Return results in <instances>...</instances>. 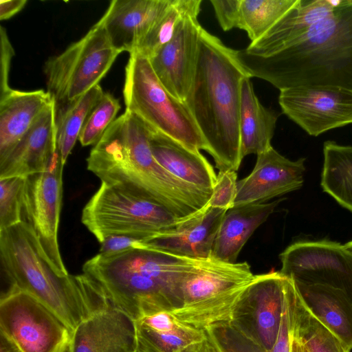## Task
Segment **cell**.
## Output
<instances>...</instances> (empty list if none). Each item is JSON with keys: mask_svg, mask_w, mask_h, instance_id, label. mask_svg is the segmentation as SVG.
I'll use <instances>...</instances> for the list:
<instances>
[{"mask_svg": "<svg viewBox=\"0 0 352 352\" xmlns=\"http://www.w3.org/2000/svg\"><path fill=\"white\" fill-rule=\"evenodd\" d=\"M26 177L0 178V230L23 221V194Z\"/></svg>", "mask_w": 352, "mask_h": 352, "instance_id": "obj_34", "label": "cell"}, {"mask_svg": "<svg viewBox=\"0 0 352 352\" xmlns=\"http://www.w3.org/2000/svg\"><path fill=\"white\" fill-rule=\"evenodd\" d=\"M254 276L246 262L228 263L212 256L198 259L180 284L178 307L172 313L199 329L227 322Z\"/></svg>", "mask_w": 352, "mask_h": 352, "instance_id": "obj_7", "label": "cell"}, {"mask_svg": "<svg viewBox=\"0 0 352 352\" xmlns=\"http://www.w3.org/2000/svg\"><path fill=\"white\" fill-rule=\"evenodd\" d=\"M68 352H140L136 322L109 302L72 331Z\"/></svg>", "mask_w": 352, "mask_h": 352, "instance_id": "obj_16", "label": "cell"}, {"mask_svg": "<svg viewBox=\"0 0 352 352\" xmlns=\"http://www.w3.org/2000/svg\"><path fill=\"white\" fill-rule=\"evenodd\" d=\"M251 77L280 91L302 86L352 90V0H341L329 16L285 48L267 56L237 50Z\"/></svg>", "mask_w": 352, "mask_h": 352, "instance_id": "obj_3", "label": "cell"}, {"mask_svg": "<svg viewBox=\"0 0 352 352\" xmlns=\"http://www.w3.org/2000/svg\"><path fill=\"white\" fill-rule=\"evenodd\" d=\"M297 288L294 281L283 316L279 336L270 350H267L248 339L228 322H219L204 330L214 342L221 352H290L294 334V301Z\"/></svg>", "mask_w": 352, "mask_h": 352, "instance_id": "obj_27", "label": "cell"}, {"mask_svg": "<svg viewBox=\"0 0 352 352\" xmlns=\"http://www.w3.org/2000/svg\"><path fill=\"white\" fill-rule=\"evenodd\" d=\"M54 99L16 146L0 160V178L28 177L45 171L57 148Z\"/></svg>", "mask_w": 352, "mask_h": 352, "instance_id": "obj_18", "label": "cell"}, {"mask_svg": "<svg viewBox=\"0 0 352 352\" xmlns=\"http://www.w3.org/2000/svg\"><path fill=\"white\" fill-rule=\"evenodd\" d=\"M181 352H221L214 342L206 331V337L197 342H195Z\"/></svg>", "mask_w": 352, "mask_h": 352, "instance_id": "obj_39", "label": "cell"}, {"mask_svg": "<svg viewBox=\"0 0 352 352\" xmlns=\"http://www.w3.org/2000/svg\"><path fill=\"white\" fill-rule=\"evenodd\" d=\"M196 15L179 25L172 39L148 58L157 78L176 98L184 100L192 82L201 25Z\"/></svg>", "mask_w": 352, "mask_h": 352, "instance_id": "obj_15", "label": "cell"}, {"mask_svg": "<svg viewBox=\"0 0 352 352\" xmlns=\"http://www.w3.org/2000/svg\"><path fill=\"white\" fill-rule=\"evenodd\" d=\"M52 100L43 89L11 88L0 95V160L28 132Z\"/></svg>", "mask_w": 352, "mask_h": 352, "instance_id": "obj_21", "label": "cell"}, {"mask_svg": "<svg viewBox=\"0 0 352 352\" xmlns=\"http://www.w3.org/2000/svg\"><path fill=\"white\" fill-rule=\"evenodd\" d=\"M0 332L22 352H68L72 337L51 310L14 285L1 296Z\"/></svg>", "mask_w": 352, "mask_h": 352, "instance_id": "obj_11", "label": "cell"}, {"mask_svg": "<svg viewBox=\"0 0 352 352\" xmlns=\"http://www.w3.org/2000/svg\"><path fill=\"white\" fill-rule=\"evenodd\" d=\"M290 352H309L305 345L293 334Z\"/></svg>", "mask_w": 352, "mask_h": 352, "instance_id": "obj_41", "label": "cell"}, {"mask_svg": "<svg viewBox=\"0 0 352 352\" xmlns=\"http://www.w3.org/2000/svg\"><path fill=\"white\" fill-rule=\"evenodd\" d=\"M284 199L236 206L228 210L217 234L211 256L222 261L236 263L249 238Z\"/></svg>", "mask_w": 352, "mask_h": 352, "instance_id": "obj_24", "label": "cell"}, {"mask_svg": "<svg viewBox=\"0 0 352 352\" xmlns=\"http://www.w3.org/2000/svg\"><path fill=\"white\" fill-rule=\"evenodd\" d=\"M125 111L151 129L162 132L188 148L208 151L207 145L184 101L171 95L155 75L149 60L130 54L125 67Z\"/></svg>", "mask_w": 352, "mask_h": 352, "instance_id": "obj_6", "label": "cell"}, {"mask_svg": "<svg viewBox=\"0 0 352 352\" xmlns=\"http://www.w3.org/2000/svg\"><path fill=\"white\" fill-rule=\"evenodd\" d=\"M210 3L223 31L237 28L241 0H210Z\"/></svg>", "mask_w": 352, "mask_h": 352, "instance_id": "obj_36", "label": "cell"}, {"mask_svg": "<svg viewBox=\"0 0 352 352\" xmlns=\"http://www.w3.org/2000/svg\"><path fill=\"white\" fill-rule=\"evenodd\" d=\"M305 160H290L273 146L256 155L252 171L237 182L234 207L265 203L300 189L304 183Z\"/></svg>", "mask_w": 352, "mask_h": 352, "instance_id": "obj_14", "label": "cell"}, {"mask_svg": "<svg viewBox=\"0 0 352 352\" xmlns=\"http://www.w3.org/2000/svg\"><path fill=\"white\" fill-rule=\"evenodd\" d=\"M236 171L219 170L208 206L229 210L234 207L236 195Z\"/></svg>", "mask_w": 352, "mask_h": 352, "instance_id": "obj_35", "label": "cell"}, {"mask_svg": "<svg viewBox=\"0 0 352 352\" xmlns=\"http://www.w3.org/2000/svg\"><path fill=\"white\" fill-rule=\"evenodd\" d=\"M120 52L98 21L78 41L44 64L47 91L56 106L73 101L99 85Z\"/></svg>", "mask_w": 352, "mask_h": 352, "instance_id": "obj_9", "label": "cell"}, {"mask_svg": "<svg viewBox=\"0 0 352 352\" xmlns=\"http://www.w3.org/2000/svg\"><path fill=\"white\" fill-rule=\"evenodd\" d=\"M226 211L208 206L175 228L139 239L135 249H150L192 259L208 258Z\"/></svg>", "mask_w": 352, "mask_h": 352, "instance_id": "obj_17", "label": "cell"}, {"mask_svg": "<svg viewBox=\"0 0 352 352\" xmlns=\"http://www.w3.org/2000/svg\"><path fill=\"white\" fill-rule=\"evenodd\" d=\"M340 2L341 0H298L264 36L243 50L248 54L260 56L274 54L331 14Z\"/></svg>", "mask_w": 352, "mask_h": 352, "instance_id": "obj_20", "label": "cell"}, {"mask_svg": "<svg viewBox=\"0 0 352 352\" xmlns=\"http://www.w3.org/2000/svg\"><path fill=\"white\" fill-rule=\"evenodd\" d=\"M201 2V0H170L133 52L148 59L151 58L172 39L186 17L199 15Z\"/></svg>", "mask_w": 352, "mask_h": 352, "instance_id": "obj_30", "label": "cell"}, {"mask_svg": "<svg viewBox=\"0 0 352 352\" xmlns=\"http://www.w3.org/2000/svg\"><path fill=\"white\" fill-rule=\"evenodd\" d=\"M150 129L153 155L165 169L186 183L212 191L217 175L200 151H192L166 134Z\"/></svg>", "mask_w": 352, "mask_h": 352, "instance_id": "obj_23", "label": "cell"}, {"mask_svg": "<svg viewBox=\"0 0 352 352\" xmlns=\"http://www.w3.org/2000/svg\"><path fill=\"white\" fill-rule=\"evenodd\" d=\"M344 247L352 253V241L344 244Z\"/></svg>", "mask_w": 352, "mask_h": 352, "instance_id": "obj_42", "label": "cell"}, {"mask_svg": "<svg viewBox=\"0 0 352 352\" xmlns=\"http://www.w3.org/2000/svg\"><path fill=\"white\" fill-rule=\"evenodd\" d=\"M28 3L27 0H1L0 19L7 20L20 12Z\"/></svg>", "mask_w": 352, "mask_h": 352, "instance_id": "obj_38", "label": "cell"}, {"mask_svg": "<svg viewBox=\"0 0 352 352\" xmlns=\"http://www.w3.org/2000/svg\"><path fill=\"white\" fill-rule=\"evenodd\" d=\"M170 0H113L99 20L113 47L133 53Z\"/></svg>", "mask_w": 352, "mask_h": 352, "instance_id": "obj_19", "label": "cell"}, {"mask_svg": "<svg viewBox=\"0 0 352 352\" xmlns=\"http://www.w3.org/2000/svg\"><path fill=\"white\" fill-rule=\"evenodd\" d=\"M198 259L150 249L98 253L83 273L101 288L107 300L135 320L178 306L179 285Z\"/></svg>", "mask_w": 352, "mask_h": 352, "instance_id": "obj_5", "label": "cell"}, {"mask_svg": "<svg viewBox=\"0 0 352 352\" xmlns=\"http://www.w3.org/2000/svg\"><path fill=\"white\" fill-rule=\"evenodd\" d=\"M304 303L341 342L352 350V304L346 293L329 285L294 280Z\"/></svg>", "mask_w": 352, "mask_h": 352, "instance_id": "obj_22", "label": "cell"}, {"mask_svg": "<svg viewBox=\"0 0 352 352\" xmlns=\"http://www.w3.org/2000/svg\"><path fill=\"white\" fill-rule=\"evenodd\" d=\"M298 0H241L237 28L251 43L264 36Z\"/></svg>", "mask_w": 352, "mask_h": 352, "instance_id": "obj_32", "label": "cell"}, {"mask_svg": "<svg viewBox=\"0 0 352 352\" xmlns=\"http://www.w3.org/2000/svg\"><path fill=\"white\" fill-rule=\"evenodd\" d=\"M135 322L140 352H181L206 337L204 329L182 322L169 311L157 312Z\"/></svg>", "mask_w": 352, "mask_h": 352, "instance_id": "obj_25", "label": "cell"}, {"mask_svg": "<svg viewBox=\"0 0 352 352\" xmlns=\"http://www.w3.org/2000/svg\"><path fill=\"white\" fill-rule=\"evenodd\" d=\"M278 116L265 107L256 96L251 78L243 79L241 90L240 154L243 160L250 154L258 155L272 147Z\"/></svg>", "mask_w": 352, "mask_h": 352, "instance_id": "obj_26", "label": "cell"}, {"mask_svg": "<svg viewBox=\"0 0 352 352\" xmlns=\"http://www.w3.org/2000/svg\"><path fill=\"white\" fill-rule=\"evenodd\" d=\"M252 78L237 50L201 28L192 85L184 100L188 107L219 170L236 171L240 154L241 90Z\"/></svg>", "mask_w": 352, "mask_h": 352, "instance_id": "obj_2", "label": "cell"}, {"mask_svg": "<svg viewBox=\"0 0 352 352\" xmlns=\"http://www.w3.org/2000/svg\"><path fill=\"white\" fill-rule=\"evenodd\" d=\"M103 94L102 87L98 85L78 98L56 106V143L64 166L89 113Z\"/></svg>", "mask_w": 352, "mask_h": 352, "instance_id": "obj_29", "label": "cell"}, {"mask_svg": "<svg viewBox=\"0 0 352 352\" xmlns=\"http://www.w3.org/2000/svg\"><path fill=\"white\" fill-rule=\"evenodd\" d=\"M120 109L119 100L111 94L102 96L89 113L78 137L82 146L95 145L116 119Z\"/></svg>", "mask_w": 352, "mask_h": 352, "instance_id": "obj_33", "label": "cell"}, {"mask_svg": "<svg viewBox=\"0 0 352 352\" xmlns=\"http://www.w3.org/2000/svg\"><path fill=\"white\" fill-rule=\"evenodd\" d=\"M63 167L57 147L45 171L26 177L23 213L54 267L59 273L67 275L58 241Z\"/></svg>", "mask_w": 352, "mask_h": 352, "instance_id": "obj_12", "label": "cell"}, {"mask_svg": "<svg viewBox=\"0 0 352 352\" xmlns=\"http://www.w3.org/2000/svg\"><path fill=\"white\" fill-rule=\"evenodd\" d=\"M320 186L352 212V146L330 140L324 142Z\"/></svg>", "mask_w": 352, "mask_h": 352, "instance_id": "obj_28", "label": "cell"}, {"mask_svg": "<svg viewBox=\"0 0 352 352\" xmlns=\"http://www.w3.org/2000/svg\"><path fill=\"white\" fill-rule=\"evenodd\" d=\"M1 69H0V95L9 91V72L11 60L14 55V49L9 40L6 29L1 26Z\"/></svg>", "mask_w": 352, "mask_h": 352, "instance_id": "obj_37", "label": "cell"}, {"mask_svg": "<svg viewBox=\"0 0 352 352\" xmlns=\"http://www.w3.org/2000/svg\"><path fill=\"white\" fill-rule=\"evenodd\" d=\"M283 113L307 133L318 136L352 124V90L329 86H302L280 91Z\"/></svg>", "mask_w": 352, "mask_h": 352, "instance_id": "obj_13", "label": "cell"}, {"mask_svg": "<svg viewBox=\"0 0 352 352\" xmlns=\"http://www.w3.org/2000/svg\"><path fill=\"white\" fill-rule=\"evenodd\" d=\"M293 314L294 335L309 352H347L339 339L306 306L298 289Z\"/></svg>", "mask_w": 352, "mask_h": 352, "instance_id": "obj_31", "label": "cell"}, {"mask_svg": "<svg viewBox=\"0 0 352 352\" xmlns=\"http://www.w3.org/2000/svg\"><path fill=\"white\" fill-rule=\"evenodd\" d=\"M293 283L292 278L280 271L254 275L235 302L226 322L257 345L272 349L279 336Z\"/></svg>", "mask_w": 352, "mask_h": 352, "instance_id": "obj_10", "label": "cell"}, {"mask_svg": "<svg viewBox=\"0 0 352 352\" xmlns=\"http://www.w3.org/2000/svg\"><path fill=\"white\" fill-rule=\"evenodd\" d=\"M3 268L14 285L51 310L72 331L109 301L89 276L64 275L52 265L25 221L0 230Z\"/></svg>", "mask_w": 352, "mask_h": 352, "instance_id": "obj_4", "label": "cell"}, {"mask_svg": "<svg viewBox=\"0 0 352 352\" xmlns=\"http://www.w3.org/2000/svg\"><path fill=\"white\" fill-rule=\"evenodd\" d=\"M149 127L125 111L91 148L87 168L101 183L156 202L186 222L208 208L212 191L186 183L165 169L153 155Z\"/></svg>", "mask_w": 352, "mask_h": 352, "instance_id": "obj_1", "label": "cell"}, {"mask_svg": "<svg viewBox=\"0 0 352 352\" xmlns=\"http://www.w3.org/2000/svg\"><path fill=\"white\" fill-rule=\"evenodd\" d=\"M0 352H22L6 336L0 332Z\"/></svg>", "mask_w": 352, "mask_h": 352, "instance_id": "obj_40", "label": "cell"}, {"mask_svg": "<svg viewBox=\"0 0 352 352\" xmlns=\"http://www.w3.org/2000/svg\"><path fill=\"white\" fill-rule=\"evenodd\" d=\"M81 221L100 243L112 235L144 239L182 223L160 204L107 183L86 204Z\"/></svg>", "mask_w": 352, "mask_h": 352, "instance_id": "obj_8", "label": "cell"}]
</instances>
